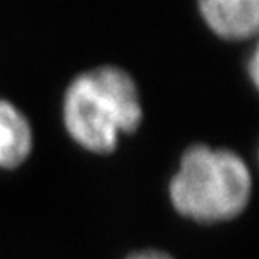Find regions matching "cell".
I'll use <instances>...</instances> for the list:
<instances>
[{"label": "cell", "mask_w": 259, "mask_h": 259, "mask_svg": "<svg viewBox=\"0 0 259 259\" xmlns=\"http://www.w3.org/2000/svg\"><path fill=\"white\" fill-rule=\"evenodd\" d=\"M61 117L69 137L96 155L115 151L121 135L135 134L144 117L134 76L119 65H97L72 77Z\"/></svg>", "instance_id": "1"}, {"label": "cell", "mask_w": 259, "mask_h": 259, "mask_svg": "<svg viewBox=\"0 0 259 259\" xmlns=\"http://www.w3.org/2000/svg\"><path fill=\"white\" fill-rule=\"evenodd\" d=\"M167 191L173 209L191 222H231L248 207L252 173L236 151L198 142L182 153Z\"/></svg>", "instance_id": "2"}, {"label": "cell", "mask_w": 259, "mask_h": 259, "mask_svg": "<svg viewBox=\"0 0 259 259\" xmlns=\"http://www.w3.org/2000/svg\"><path fill=\"white\" fill-rule=\"evenodd\" d=\"M198 11L216 36L229 41L252 38L259 27V0H198Z\"/></svg>", "instance_id": "3"}, {"label": "cell", "mask_w": 259, "mask_h": 259, "mask_svg": "<svg viewBox=\"0 0 259 259\" xmlns=\"http://www.w3.org/2000/svg\"><path fill=\"white\" fill-rule=\"evenodd\" d=\"M34 144L32 126L15 103L0 97V171L15 169L29 158Z\"/></svg>", "instance_id": "4"}, {"label": "cell", "mask_w": 259, "mask_h": 259, "mask_svg": "<svg viewBox=\"0 0 259 259\" xmlns=\"http://www.w3.org/2000/svg\"><path fill=\"white\" fill-rule=\"evenodd\" d=\"M124 259H175L171 254L158 248H144V250L132 252L130 255H126Z\"/></svg>", "instance_id": "5"}, {"label": "cell", "mask_w": 259, "mask_h": 259, "mask_svg": "<svg viewBox=\"0 0 259 259\" xmlns=\"http://www.w3.org/2000/svg\"><path fill=\"white\" fill-rule=\"evenodd\" d=\"M250 63H248V76H250V79H252V85L254 87H257V51H252V54H250Z\"/></svg>", "instance_id": "6"}]
</instances>
